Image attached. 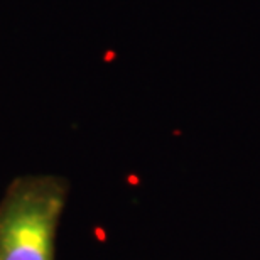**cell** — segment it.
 <instances>
[{"label": "cell", "instance_id": "obj_1", "mask_svg": "<svg viewBox=\"0 0 260 260\" xmlns=\"http://www.w3.org/2000/svg\"><path fill=\"white\" fill-rule=\"evenodd\" d=\"M70 184L54 174L10 181L0 198V260H56Z\"/></svg>", "mask_w": 260, "mask_h": 260}]
</instances>
